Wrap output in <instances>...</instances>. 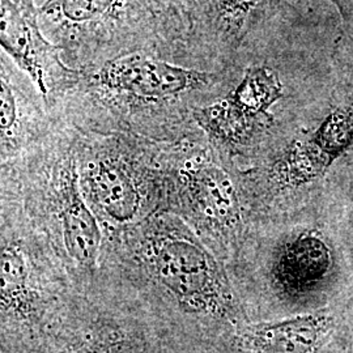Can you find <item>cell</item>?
<instances>
[{
	"label": "cell",
	"mask_w": 353,
	"mask_h": 353,
	"mask_svg": "<svg viewBox=\"0 0 353 353\" xmlns=\"http://www.w3.org/2000/svg\"><path fill=\"white\" fill-rule=\"evenodd\" d=\"M241 74L131 52L80 68L75 88L55 114L80 130L178 143L202 134L195 114L232 88Z\"/></svg>",
	"instance_id": "obj_1"
},
{
	"label": "cell",
	"mask_w": 353,
	"mask_h": 353,
	"mask_svg": "<svg viewBox=\"0 0 353 353\" xmlns=\"http://www.w3.org/2000/svg\"><path fill=\"white\" fill-rule=\"evenodd\" d=\"M77 128L62 115L49 135L17 163L0 168L1 198L17 204L54 252L77 270L93 272L105 234L80 188Z\"/></svg>",
	"instance_id": "obj_2"
},
{
	"label": "cell",
	"mask_w": 353,
	"mask_h": 353,
	"mask_svg": "<svg viewBox=\"0 0 353 353\" xmlns=\"http://www.w3.org/2000/svg\"><path fill=\"white\" fill-rule=\"evenodd\" d=\"M38 8L46 37L77 70L138 51L191 65L183 0H45Z\"/></svg>",
	"instance_id": "obj_3"
},
{
	"label": "cell",
	"mask_w": 353,
	"mask_h": 353,
	"mask_svg": "<svg viewBox=\"0 0 353 353\" xmlns=\"http://www.w3.org/2000/svg\"><path fill=\"white\" fill-rule=\"evenodd\" d=\"M105 242L128 255L182 312L234 316L233 292L214 250L176 214L156 212Z\"/></svg>",
	"instance_id": "obj_4"
},
{
	"label": "cell",
	"mask_w": 353,
	"mask_h": 353,
	"mask_svg": "<svg viewBox=\"0 0 353 353\" xmlns=\"http://www.w3.org/2000/svg\"><path fill=\"white\" fill-rule=\"evenodd\" d=\"M163 144L131 134L77 128L80 188L105 237L164 211Z\"/></svg>",
	"instance_id": "obj_5"
},
{
	"label": "cell",
	"mask_w": 353,
	"mask_h": 353,
	"mask_svg": "<svg viewBox=\"0 0 353 353\" xmlns=\"http://www.w3.org/2000/svg\"><path fill=\"white\" fill-rule=\"evenodd\" d=\"M164 211L183 219L214 252L239 250L246 233L240 165L199 134L163 144Z\"/></svg>",
	"instance_id": "obj_6"
},
{
	"label": "cell",
	"mask_w": 353,
	"mask_h": 353,
	"mask_svg": "<svg viewBox=\"0 0 353 353\" xmlns=\"http://www.w3.org/2000/svg\"><path fill=\"white\" fill-rule=\"evenodd\" d=\"M283 97L276 71L267 64H250L232 88L196 112L195 121L216 151L239 165L250 163L278 126L272 109Z\"/></svg>",
	"instance_id": "obj_7"
},
{
	"label": "cell",
	"mask_w": 353,
	"mask_h": 353,
	"mask_svg": "<svg viewBox=\"0 0 353 353\" xmlns=\"http://www.w3.org/2000/svg\"><path fill=\"white\" fill-rule=\"evenodd\" d=\"M279 0H183L189 17L190 63L243 71L242 54Z\"/></svg>",
	"instance_id": "obj_8"
},
{
	"label": "cell",
	"mask_w": 353,
	"mask_h": 353,
	"mask_svg": "<svg viewBox=\"0 0 353 353\" xmlns=\"http://www.w3.org/2000/svg\"><path fill=\"white\" fill-rule=\"evenodd\" d=\"M0 42L3 52L33 81L55 114L75 88L80 70L65 63L62 50L46 37L33 0H0Z\"/></svg>",
	"instance_id": "obj_9"
},
{
	"label": "cell",
	"mask_w": 353,
	"mask_h": 353,
	"mask_svg": "<svg viewBox=\"0 0 353 353\" xmlns=\"http://www.w3.org/2000/svg\"><path fill=\"white\" fill-rule=\"evenodd\" d=\"M57 122L28 76L1 51L0 168L17 163L45 139Z\"/></svg>",
	"instance_id": "obj_10"
},
{
	"label": "cell",
	"mask_w": 353,
	"mask_h": 353,
	"mask_svg": "<svg viewBox=\"0 0 353 353\" xmlns=\"http://www.w3.org/2000/svg\"><path fill=\"white\" fill-rule=\"evenodd\" d=\"M334 265L331 248L314 229L294 230L272 252L270 275L284 296L301 299L316 292L328 278Z\"/></svg>",
	"instance_id": "obj_11"
},
{
	"label": "cell",
	"mask_w": 353,
	"mask_h": 353,
	"mask_svg": "<svg viewBox=\"0 0 353 353\" xmlns=\"http://www.w3.org/2000/svg\"><path fill=\"white\" fill-rule=\"evenodd\" d=\"M327 319L299 316L248 326L241 341L250 353H313Z\"/></svg>",
	"instance_id": "obj_12"
},
{
	"label": "cell",
	"mask_w": 353,
	"mask_h": 353,
	"mask_svg": "<svg viewBox=\"0 0 353 353\" xmlns=\"http://www.w3.org/2000/svg\"><path fill=\"white\" fill-rule=\"evenodd\" d=\"M339 10L341 19V36L338 49L341 54H352L353 58V0H331Z\"/></svg>",
	"instance_id": "obj_13"
},
{
	"label": "cell",
	"mask_w": 353,
	"mask_h": 353,
	"mask_svg": "<svg viewBox=\"0 0 353 353\" xmlns=\"http://www.w3.org/2000/svg\"><path fill=\"white\" fill-rule=\"evenodd\" d=\"M59 353H89V351H85V350H67V351H62Z\"/></svg>",
	"instance_id": "obj_14"
}]
</instances>
